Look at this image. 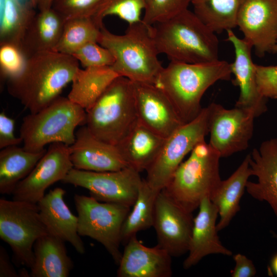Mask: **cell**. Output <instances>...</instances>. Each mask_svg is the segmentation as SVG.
I'll use <instances>...</instances> for the list:
<instances>
[{"mask_svg": "<svg viewBox=\"0 0 277 277\" xmlns=\"http://www.w3.org/2000/svg\"><path fill=\"white\" fill-rule=\"evenodd\" d=\"M30 2L21 0H3L0 27L2 43L21 45L31 20L36 14Z\"/></svg>", "mask_w": 277, "mask_h": 277, "instance_id": "obj_31", "label": "cell"}, {"mask_svg": "<svg viewBox=\"0 0 277 277\" xmlns=\"http://www.w3.org/2000/svg\"><path fill=\"white\" fill-rule=\"evenodd\" d=\"M194 217L164 189L157 194L154 206L153 226L157 245L172 256L188 251Z\"/></svg>", "mask_w": 277, "mask_h": 277, "instance_id": "obj_13", "label": "cell"}, {"mask_svg": "<svg viewBox=\"0 0 277 277\" xmlns=\"http://www.w3.org/2000/svg\"><path fill=\"white\" fill-rule=\"evenodd\" d=\"M241 0H191L196 15L215 33L236 27Z\"/></svg>", "mask_w": 277, "mask_h": 277, "instance_id": "obj_30", "label": "cell"}, {"mask_svg": "<svg viewBox=\"0 0 277 277\" xmlns=\"http://www.w3.org/2000/svg\"><path fill=\"white\" fill-rule=\"evenodd\" d=\"M207 107L210 145L221 157L246 150L253 134L254 115L243 108L226 109L215 103Z\"/></svg>", "mask_w": 277, "mask_h": 277, "instance_id": "obj_12", "label": "cell"}, {"mask_svg": "<svg viewBox=\"0 0 277 277\" xmlns=\"http://www.w3.org/2000/svg\"><path fill=\"white\" fill-rule=\"evenodd\" d=\"M137 120L167 138L184 123L165 94L154 84L134 83Z\"/></svg>", "mask_w": 277, "mask_h": 277, "instance_id": "obj_16", "label": "cell"}, {"mask_svg": "<svg viewBox=\"0 0 277 277\" xmlns=\"http://www.w3.org/2000/svg\"><path fill=\"white\" fill-rule=\"evenodd\" d=\"M72 55L85 68L111 67L114 62V56L111 52L96 42L85 44Z\"/></svg>", "mask_w": 277, "mask_h": 277, "instance_id": "obj_36", "label": "cell"}, {"mask_svg": "<svg viewBox=\"0 0 277 277\" xmlns=\"http://www.w3.org/2000/svg\"><path fill=\"white\" fill-rule=\"evenodd\" d=\"M14 120L4 112L0 113V149L18 145L23 142L21 137L14 134Z\"/></svg>", "mask_w": 277, "mask_h": 277, "instance_id": "obj_39", "label": "cell"}, {"mask_svg": "<svg viewBox=\"0 0 277 277\" xmlns=\"http://www.w3.org/2000/svg\"><path fill=\"white\" fill-rule=\"evenodd\" d=\"M69 147L70 160L75 169L106 172L129 167L116 146L97 138L86 125L75 132V141Z\"/></svg>", "mask_w": 277, "mask_h": 277, "instance_id": "obj_18", "label": "cell"}, {"mask_svg": "<svg viewBox=\"0 0 277 277\" xmlns=\"http://www.w3.org/2000/svg\"><path fill=\"white\" fill-rule=\"evenodd\" d=\"M78 63L72 55L54 50L33 54L20 74L7 81L8 92L30 113H36L60 96Z\"/></svg>", "mask_w": 277, "mask_h": 277, "instance_id": "obj_1", "label": "cell"}, {"mask_svg": "<svg viewBox=\"0 0 277 277\" xmlns=\"http://www.w3.org/2000/svg\"><path fill=\"white\" fill-rule=\"evenodd\" d=\"M117 270V277H170L172 274V256L156 245H144L136 236L125 245Z\"/></svg>", "mask_w": 277, "mask_h": 277, "instance_id": "obj_20", "label": "cell"}, {"mask_svg": "<svg viewBox=\"0 0 277 277\" xmlns=\"http://www.w3.org/2000/svg\"><path fill=\"white\" fill-rule=\"evenodd\" d=\"M142 181L140 172L128 167L106 172L72 168L62 182L87 189L90 196L100 202L131 207L137 198Z\"/></svg>", "mask_w": 277, "mask_h": 277, "instance_id": "obj_11", "label": "cell"}, {"mask_svg": "<svg viewBox=\"0 0 277 277\" xmlns=\"http://www.w3.org/2000/svg\"><path fill=\"white\" fill-rule=\"evenodd\" d=\"M236 26L257 56L271 53L277 43V0H241Z\"/></svg>", "mask_w": 277, "mask_h": 277, "instance_id": "obj_15", "label": "cell"}, {"mask_svg": "<svg viewBox=\"0 0 277 277\" xmlns=\"http://www.w3.org/2000/svg\"><path fill=\"white\" fill-rule=\"evenodd\" d=\"M227 32V40L232 44L235 50V60L230 64L231 73L235 77L233 84L240 90L235 107L248 110L258 117L267 111L268 98L259 90L255 64L251 58L252 46L244 38L237 37L231 29Z\"/></svg>", "mask_w": 277, "mask_h": 277, "instance_id": "obj_17", "label": "cell"}, {"mask_svg": "<svg viewBox=\"0 0 277 277\" xmlns=\"http://www.w3.org/2000/svg\"><path fill=\"white\" fill-rule=\"evenodd\" d=\"M209 134V110L203 108L192 121L185 123L166 138L157 158L146 171V181L154 190L160 191L168 184L174 173L199 143Z\"/></svg>", "mask_w": 277, "mask_h": 277, "instance_id": "obj_10", "label": "cell"}, {"mask_svg": "<svg viewBox=\"0 0 277 277\" xmlns=\"http://www.w3.org/2000/svg\"><path fill=\"white\" fill-rule=\"evenodd\" d=\"M72 168L69 146L50 144L30 173L18 183L12 194L13 200L37 204L46 190L62 181Z\"/></svg>", "mask_w": 277, "mask_h": 277, "instance_id": "obj_14", "label": "cell"}, {"mask_svg": "<svg viewBox=\"0 0 277 277\" xmlns=\"http://www.w3.org/2000/svg\"><path fill=\"white\" fill-rule=\"evenodd\" d=\"M118 76L109 66L79 68L72 80L67 97L86 111Z\"/></svg>", "mask_w": 277, "mask_h": 277, "instance_id": "obj_27", "label": "cell"}, {"mask_svg": "<svg viewBox=\"0 0 277 277\" xmlns=\"http://www.w3.org/2000/svg\"><path fill=\"white\" fill-rule=\"evenodd\" d=\"M0 44L1 76L3 80L7 81L21 73L26 65L28 57L19 45Z\"/></svg>", "mask_w": 277, "mask_h": 277, "instance_id": "obj_35", "label": "cell"}, {"mask_svg": "<svg viewBox=\"0 0 277 277\" xmlns=\"http://www.w3.org/2000/svg\"><path fill=\"white\" fill-rule=\"evenodd\" d=\"M165 140L137 119L116 146L128 166L140 173L155 161Z\"/></svg>", "mask_w": 277, "mask_h": 277, "instance_id": "obj_23", "label": "cell"}, {"mask_svg": "<svg viewBox=\"0 0 277 277\" xmlns=\"http://www.w3.org/2000/svg\"><path fill=\"white\" fill-rule=\"evenodd\" d=\"M235 265L231 271L232 277H252L256 273V268L252 261L245 255L237 253L233 256Z\"/></svg>", "mask_w": 277, "mask_h": 277, "instance_id": "obj_40", "label": "cell"}, {"mask_svg": "<svg viewBox=\"0 0 277 277\" xmlns=\"http://www.w3.org/2000/svg\"><path fill=\"white\" fill-rule=\"evenodd\" d=\"M250 154H248L235 171L226 180H222L210 197L219 211L218 231L227 227L240 210V200L246 189L249 178L252 176L250 166Z\"/></svg>", "mask_w": 277, "mask_h": 277, "instance_id": "obj_24", "label": "cell"}, {"mask_svg": "<svg viewBox=\"0 0 277 277\" xmlns=\"http://www.w3.org/2000/svg\"><path fill=\"white\" fill-rule=\"evenodd\" d=\"M65 19L53 8L39 11L31 20L21 43L28 57L52 51L61 36Z\"/></svg>", "mask_w": 277, "mask_h": 277, "instance_id": "obj_26", "label": "cell"}, {"mask_svg": "<svg viewBox=\"0 0 277 277\" xmlns=\"http://www.w3.org/2000/svg\"><path fill=\"white\" fill-rule=\"evenodd\" d=\"M98 43L114 56L112 69L134 83L154 84L163 68L158 58L160 54L151 26L142 20L129 24L122 35L111 32L103 25Z\"/></svg>", "mask_w": 277, "mask_h": 277, "instance_id": "obj_4", "label": "cell"}, {"mask_svg": "<svg viewBox=\"0 0 277 277\" xmlns=\"http://www.w3.org/2000/svg\"><path fill=\"white\" fill-rule=\"evenodd\" d=\"M194 217L188 255L183 262L188 269L197 264L204 257L213 254L227 256L232 253L220 240L217 228L219 211L209 197L203 198Z\"/></svg>", "mask_w": 277, "mask_h": 277, "instance_id": "obj_19", "label": "cell"}, {"mask_svg": "<svg viewBox=\"0 0 277 277\" xmlns=\"http://www.w3.org/2000/svg\"><path fill=\"white\" fill-rule=\"evenodd\" d=\"M32 5L38 11L49 9L52 8L54 0H30Z\"/></svg>", "mask_w": 277, "mask_h": 277, "instance_id": "obj_42", "label": "cell"}, {"mask_svg": "<svg viewBox=\"0 0 277 277\" xmlns=\"http://www.w3.org/2000/svg\"><path fill=\"white\" fill-rule=\"evenodd\" d=\"M160 191L152 189L146 180L143 179L132 209L123 224L122 244L125 245L138 232L153 226L155 202Z\"/></svg>", "mask_w": 277, "mask_h": 277, "instance_id": "obj_29", "label": "cell"}, {"mask_svg": "<svg viewBox=\"0 0 277 277\" xmlns=\"http://www.w3.org/2000/svg\"><path fill=\"white\" fill-rule=\"evenodd\" d=\"M272 235L275 238L277 239V234L276 233L273 232L272 233Z\"/></svg>", "mask_w": 277, "mask_h": 277, "instance_id": "obj_45", "label": "cell"}, {"mask_svg": "<svg viewBox=\"0 0 277 277\" xmlns=\"http://www.w3.org/2000/svg\"><path fill=\"white\" fill-rule=\"evenodd\" d=\"M78 216V233L102 244L118 265L122 253L121 231L131 207L122 204L100 202L90 196H74Z\"/></svg>", "mask_w": 277, "mask_h": 277, "instance_id": "obj_9", "label": "cell"}, {"mask_svg": "<svg viewBox=\"0 0 277 277\" xmlns=\"http://www.w3.org/2000/svg\"><path fill=\"white\" fill-rule=\"evenodd\" d=\"M100 28L92 17H76L66 19L62 33L54 51L72 55L90 42H96Z\"/></svg>", "mask_w": 277, "mask_h": 277, "instance_id": "obj_32", "label": "cell"}, {"mask_svg": "<svg viewBox=\"0 0 277 277\" xmlns=\"http://www.w3.org/2000/svg\"><path fill=\"white\" fill-rule=\"evenodd\" d=\"M48 233L37 204L0 199V237L11 248L16 265L30 268L35 242Z\"/></svg>", "mask_w": 277, "mask_h": 277, "instance_id": "obj_8", "label": "cell"}, {"mask_svg": "<svg viewBox=\"0 0 277 277\" xmlns=\"http://www.w3.org/2000/svg\"><path fill=\"white\" fill-rule=\"evenodd\" d=\"M191 0H144L142 21L149 26L171 19L188 9Z\"/></svg>", "mask_w": 277, "mask_h": 277, "instance_id": "obj_34", "label": "cell"}, {"mask_svg": "<svg viewBox=\"0 0 277 277\" xmlns=\"http://www.w3.org/2000/svg\"><path fill=\"white\" fill-rule=\"evenodd\" d=\"M0 276L18 277V273L10 262L8 254L6 249L0 246Z\"/></svg>", "mask_w": 277, "mask_h": 277, "instance_id": "obj_41", "label": "cell"}, {"mask_svg": "<svg viewBox=\"0 0 277 277\" xmlns=\"http://www.w3.org/2000/svg\"><path fill=\"white\" fill-rule=\"evenodd\" d=\"M151 29L159 54L171 61L202 64L219 60L215 33L188 9Z\"/></svg>", "mask_w": 277, "mask_h": 277, "instance_id": "obj_3", "label": "cell"}, {"mask_svg": "<svg viewBox=\"0 0 277 277\" xmlns=\"http://www.w3.org/2000/svg\"><path fill=\"white\" fill-rule=\"evenodd\" d=\"M144 7V0H105L92 18L100 28L104 18L109 15L117 16L129 25L142 20Z\"/></svg>", "mask_w": 277, "mask_h": 277, "instance_id": "obj_33", "label": "cell"}, {"mask_svg": "<svg viewBox=\"0 0 277 277\" xmlns=\"http://www.w3.org/2000/svg\"><path fill=\"white\" fill-rule=\"evenodd\" d=\"M256 80L260 93L267 98H277V65L255 64Z\"/></svg>", "mask_w": 277, "mask_h": 277, "instance_id": "obj_38", "label": "cell"}, {"mask_svg": "<svg viewBox=\"0 0 277 277\" xmlns=\"http://www.w3.org/2000/svg\"><path fill=\"white\" fill-rule=\"evenodd\" d=\"M269 268L270 270L269 271L277 275V253L271 259Z\"/></svg>", "mask_w": 277, "mask_h": 277, "instance_id": "obj_43", "label": "cell"}, {"mask_svg": "<svg viewBox=\"0 0 277 277\" xmlns=\"http://www.w3.org/2000/svg\"><path fill=\"white\" fill-rule=\"evenodd\" d=\"M64 189L56 187L37 203L39 214L49 234L69 242L80 254L85 252L83 241L78 233V216L65 202Z\"/></svg>", "mask_w": 277, "mask_h": 277, "instance_id": "obj_22", "label": "cell"}, {"mask_svg": "<svg viewBox=\"0 0 277 277\" xmlns=\"http://www.w3.org/2000/svg\"><path fill=\"white\" fill-rule=\"evenodd\" d=\"M231 74L230 64L225 61L202 64L171 61L154 85L165 94L185 124L202 111L206 91L219 81L230 80Z\"/></svg>", "mask_w": 277, "mask_h": 277, "instance_id": "obj_2", "label": "cell"}, {"mask_svg": "<svg viewBox=\"0 0 277 277\" xmlns=\"http://www.w3.org/2000/svg\"><path fill=\"white\" fill-rule=\"evenodd\" d=\"M63 240L49 233L38 239L33 246L32 277H67L73 267Z\"/></svg>", "mask_w": 277, "mask_h": 277, "instance_id": "obj_25", "label": "cell"}, {"mask_svg": "<svg viewBox=\"0 0 277 277\" xmlns=\"http://www.w3.org/2000/svg\"><path fill=\"white\" fill-rule=\"evenodd\" d=\"M250 166L257 182L248 181L247 192L259 201L267 202L277 217V137L266 140L253 149Z\"/></svg>", "mask_w": 277, "mask_h": 277, "instance_id": "obj_21", "label": "cell"}, {"mask_svg": "<svg viewBox=\"0 0 277 277\" xmlns=\"http://www.w3.org/2000/svg\"><path fill=\"white\" fill-rule=\"evenodd\" d=\"M86 111L68 97L58 96L49 105L23 118L19 133L23 148L38 152L53 143L72 145L75 129L86 125Z\"/></svg>", "mask_w": 277, "mask_h": 277, "instance_id": "obj_5", "label": "cell"}, {"mask_svg": "<svg viewBox=\"0 0 277 277\" xmlns=\"http://www.w3.org/2000/svg\"><path fill=\"white\" fill-rule=\"evenodd\" d=\"M271 53H277V43L276 44L275 46L274 47Z\"/></svg>", "mask_w": 277, "mask_h": 277, "instance_id": "obj_44", "label": "cell"}, {"mask_svg": "<svg viewBox=\"0 0 277 277\" xmlns=\"http://www.w3.org/2000/svg\"><path fill=\"white\" fill-rule=\"evenodd\" d=\"M86 126L97 138L116 146L137 121L133 82L118 76L86 111Z\"/></svg>", "mask_w": 277, "mask_h": 277, "instance_id": "obj_7", "label": "cell"}, {"mask_svg": "<svg viewBox=\"0 0 277 277\" xmlns=\"http://www.w3.org/2000/svg\"><path fill=\"white\" fill-rule=\"evenodd\" d=\"M105 0H54L52 8L65 19L76 17H93Z\"/></svg>", "mask_w": 277, "mask_h": 277, "instance_id": "obj_37", "label": "cell"}, {"mask_svg": "<svg viewBox=\"0 0 277 277\" xmlns=\"http://www.w3.org/2000/svg\"><path fill=\"white\" fill-rule=\"evenodd\" d=\"M47 151L33 152L17 145L9 146L0 151V193L12 194L18 183L34 168Z\"/></svg>", "mask_w": 277, "mask_h": 277, "instance_id": "obj_28", "label": "cell"}, {"mask_svg": "<svg viewBox=\"0 0 277 277\" xmlns=\"http://www.w3.org/2000/svg\"><path fill=\"white\" fill-rule=\"evenodd\" d=\"M220 154L203 141L197 144L189 157L178 167L165 191L187 211L193 212L202 200L210 198L222 180Z\"/></svg>", "mask_w": 277, "mask_h": 277, "instance_id": "obj_6", "label": "cell"}]
</instances>
